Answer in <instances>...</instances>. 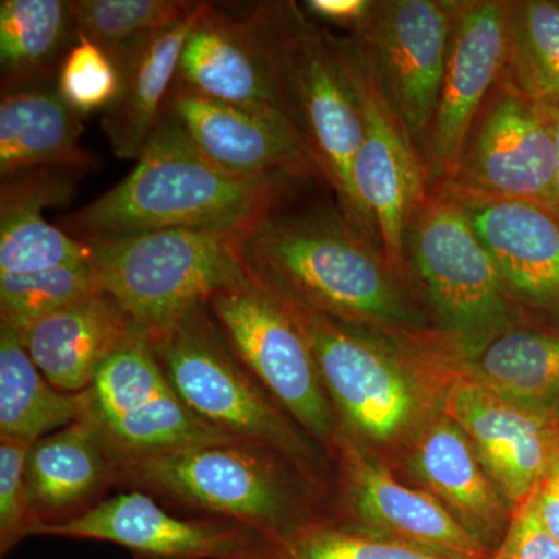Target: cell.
<instances>
[{"label": "cell", "instance_id": "6da1fadb", "mask_svg": "<svg viewBox=\"0 0 559 559\" xmlns=\"http://www.w3.org/2000/svg\"><path fill=\"white\" fill-rule=\"evenodd\" d=\"M304 182L223 170L164 109L130 175L62 218L60 229L84 242L171 229L250 230Z\"/></svg>", "mask_w": 559, "mask_h": 559}, {"label": "cell", "instance_id": "7a4b0ae2", "mask_svg": "<svg viewBox=\"0 0 559 559\" xmlns=\"http://www.w3.org/2000/svg\"><path fill=\"white\" fill-rule=\"evenodd\" d=\"M242 253L266 288L337 322L407 333L425 320L403 275L340 207L283 205L246 234Z\"/></svg>", "mask_w": 559, "mask_h": 559}, {"label": "cell", "instance_id": "3957f363", "mask_svg": "<svg viewBox=\"0 0 559 559\" xmlns=\"http://www.w3.org/2000/svg\"><path fill=\"white\" fill-rule=\"evenodd\" d=\"M253 11L320 178L333 190L345 218L366 237L352 179L364 138L362 109L340 40L297 3H257Z\"/></svg>", "mask_w": 559, "mask_h": 559}, {"label": "cell", "instance_id": "277c9868", "mask_svg": "<svg viewBox=\"0 0 559 559\" xmlns=\"http://www.w3.org/2000/svg\"><path fill=\"white\" fill-rule=\"evenodd\" d=\"M249 230L171 229L92 241L102 289L146 336L168 329L250 275Z\"/></svg>", "mask_w": 559, "mask_h": 559}, {"label": "cell", "instance_id": "5b68a950", "mask_svg": "<svg viewBox=\"0 0 559 559\" xmlns=\"http://www.w3.org/2000/svg\"><path fill=\"white\" fill-rule=\"evenodd\" d=\"M406 263L460 359L524 323L495 260L448 191H430L412 218Z\"/></svg>", "mask_w": 559, "mask_h": 559}, {"label": "cell", "instance_id": "8992f818", "mask_svg": "<svg viewBox=\"0 0 559 559\" xmlns=\"http://www.w3.org/2000/svg\"><path fill=\"white\" fill-rule=\"evenodd\" d=\"M148 340L176 395L212 428L263 450L307 457V444L237 358L209 305Z\"/></svg>", "mask_w": 559, "mask_h": 559}, {"label": "cell", "instance_id": "52a82bcc", "mask_svg": "<svg viewBox=\"0 0 559 559\" xmlns=\"http://www.w3.org/2000/svg\"><path fill=\"white\" fill-rule=\"evenodd\" d=\"M267 452L242 441L200 444L132 460L121 476L280 544L305 525Z\"/></svg>", "mask_w": 559, "mask_h": 559}, {"label": "cell", "instance_id": "ba28073f", "mask_svg": "<svg viewBox=\"0 0 559 559\" xmlns=\"http://www.w3.org/2000/svg\"><path fill=\"white\" fill-rule=\"evenodd\" d=\"M337 40L362 109L364 138L352 179L364 234L406 277L407 230L428 197L425 162L390 106L359 40L353 36Z\"/></svg>", "mask_w": 559, "mask_h": 559}, {"label": "cell", "instance_id": "9c48e42d", "mask_svg": "<svg viewBox=\"0 0 559 559\" xmlns=\"http://www.w3.org/2000/svg\"><path fill=\"white\" fill-rule=\"evenodd\" d=\"M272 293L310 344L333 409L353 432L367 440L390 441L414 425L421 393L395 353L356 326Z\"/></svg>", "mask_w": 559, "mask_h": 559}, {"label": "cell", "instance_id": "30bf717a", "mask_svg": "<svg viewBox=\"0 0 559 559\" xmlns=\"http://www.w3.org/2000/svg\"><path fill=\"white\" fill-rule=\"evenodd\" d=\"M209 310L271 399L316 439H333L336 418L314 355L278 297L252 275L245 285L216 294Z\"/></svg>", "mask_w": 559, "mask_h": 559}, {"label": "cell", "instance_id": "8fae6325", "mask_svg": "<svg viewBox=\"0 0 559 559\" xmlns=\"http://www.w3.org/2000/svg\"><path fill=\"white\" fill-rule=\"evenodd\" d=\"M462 7L459 0H382L353 36L421 159Z\"/></svg>", "mask_w": 559, "mask_h": 559}, {"label": "cell", "instance_id": "7c38bea8", "mask_svg": "<svg viewBox=\"0 0 559 559\" xmlns=\"http://www.w3.org/2000/svg\"><path fill=\"white\" fill-rule=\"evenodd\" d=\"M557 165L546 105L502 76L481 108L444 191L481 200L532 201L550 209Z\"/></svg>", "mask_w": 559, "mask_h": 559}, {"label": "cell", "instance_id": "4fadbf2b", "mask_svg": "<svg viewBox=\"0 0 559 559\" xmlns=\"http://www.w3.org/2000/svg\"><path fill=\"white\" fill-rule=\"evenodd\" d=\"M509 39L510 2H463L423 156L428 193L447 189L457 170L471 130L506 73Z\"/></svg>", "mask_w": 559, "mask_h": 559}, {"label": "cell", "instance_id": "5bb4252c", "mask_svg": "<svg viewBox=\"0 0 559 559\" xmlns=\"http://www.w3.org/2000/svg\"><path fill=\"white\" fill-rule=\"evenodd\" d=\"M35 535L105 540L135 559H267L274 547L235 522L175 516L139 491L103 499L60 524L39 525Z\"/></svg>", "mask_w": 559, "mask_h": 559}, {"label": "cell", "instance_id": "9a60e30c", "mask_svg": "<svg viewBox=\"0 0 559 559\" xmlns=\"http://www.w3.org/2000/svg\"><path fill=\"white\" fill-rule=\"evenodd\" d=\"M441 412L466 433L513 511L559 466L554 415L518 406L463 374L444 393Z\"/></svg>", "mask_w": 559, "mask_h": 559}, {"label": "cell", "instance_id": "2e32d148", "mask_svg": "<svg viewBox=\"0 0 559 559\" xmlns=\"http://www.w3.org/2000/svg\"><path fill=\"white\" fill-rule=\"evenodd\" d=\"M451 197L495 260L522 320L559 330L557 213L532 201Z\"/></svg>", "mask_w": 559, "mask_h": 559}, {"label": "cell", "instance_id": "e0dca14e", "mask_svg": "<svg viewBox=\"0 0 559 559\" xmlns=\"http://www.w3.org/2000/svg\"><path fill=\"white\" fill-rule=\"evenodd\" d=\"M175 86L210 100L288 117L294 123L253 7L240 16L216 3L210 9L183 46Z\"/></svg>", "mask_w": 559, "mask_h": 559}, {"label": "cell", "instance_id": "ac0fdd59", "mask_svg": "<svg viewBox=\"0 0 559 559\" xmlns=\"http://www.w3.org/2000/svg\"><path fill=\"white\" fill-rule=\"evenodd\" d=\"M164 109L209 160L231 175L320 176L304 135L288 117L210 100L175 84Z\"/></svg>", "mask_w": 559, "mask_h": 559}, {"label": "cell", "instance_id": "d6986e66", "mask_svg": "<svg viewBox=\"0 0 559 559\" xmlns=\"http://www.w3.org/2000/svg\"><path fill=\"white\" fill-rule=\"evenodd\" d=\"M341 451L349 510L362 524L358 530L454 557L492 558L495 551L474 538L439 499L401 484L353 441H341Z\"/></svg>", "mask_w": 559, "mask_h": 559}, {"label": "cell", "instance_id": "ffe728a7", "mask_svg": "<svg viewBox=\"0 0 559 559\" xmlns=\"http://www.w3.org/2000/svg\"><path fill=\"white\" fill-rule=\"evenodd\" d=\"M80 173L38 167L0 183V274H25L91 263V242L76 240L44 218V209L66 207L76 197Z\"/></svg>", "mask_w": 559, "mask_h": 559}, {"label": "cell", "instance_id": "44dd1931", "mask_svg": "<svg viewBox=\"0 0 559 559\" xmlns=\"http://www.w3.org/2000/svg\"><path fill=\"white\" fill-rule=\"evenodd\" d=\"M415 477L474 538L496 551L513 516L462 428L441 412L418 433L409 455Z\"/></svg>", "mask_w": 559, "mask_h": 559}, {"label": "cell", "instance_id": "7402d4cb", "mask_svg": "<svg viewBox=\"0 0 559 559\" xmlns=\"http://www.w3.org/2000/svg\"><path fill=\"white\" fill-rule=\"evenodd\" d=\"M119 476V460L90 419H76L35 441L25 462L35 532L39 525L60 524L90 510V503Z\"/></svg>", "mask_w": 559, "mask_h": 559}, {"label": "cell", "instance_id": "603a6c76", "mask_svg": "<svg viewBox=\"0 0 559 559\" xmlns=\"http://www.w3.org/2000/svg\"><path fill=\"white\" fill-rule=\"evenodd\" d=\"M132 330L119 304L98 290L39 320L21 341L53 388L84 393Z\"/></svg>", "mask_w": 559, "mask_h": 559}, {"label": "cell", "instance_id": "cb8c5ba5", "mask_svg": "<svg viewBox=\"0 0 559 559\" xmlns=\"http://www.w3.org/2000/svg\"><path fill=\"white\" fill-rule=\"evenodd\" d=\"M213 5L201 2L187 20L142 40L117 62L119 97L102 117L103 134L117 159L138 160L145 148L175 84L183 46Z\"/></svg>", "mask_w": 559, "mask_h": 559}, {"label": "cell", "instance_id": "d4e9b609", "mask_svg": "<svg viewBox=\"0 0 559 559\" xmlns=\"http://www.w3.org/2000/svg\"><path fill=\"white\" fill-rule=\"evenodd\" d=\"M83 117L57 90L20 87L0 100V175L61 167L86 175L100 162L81 145Z\"/></svg>", "mask_w": 559, "mask_h": 559}, {"label": "cell", "instance_id": "484cf974", "mask_svg": "<svg viewBox=\"0 0 559 559\" xmlns=\"http://www.w3.org/2000/svg\"><path fill=\"white\" fill-rule=\"evenodd\" d=\"M462 367L463 377L496 395L559 418V330L520 323Z\"/></svg>", "mask_w": 559, "mask_h": 559}, {"label": "cell", "instance_id": "4316f807", "mask_svg": "<svg viewBox=\"0 0 559 559\" xmlns=\"http://www.w3.org/2000/svg\"><path fill=\"white\" fill-rule=\"evenodd\" d=\"M86 412V392L50 384L9 326L0 325V439L35 443Z\"/></svg>", "mask_w": 559, "mask_h": 559}, {"label": "cell", "instance_id": "83f0119b", "mask_svg": "<svg viewBox=\"0 0 559 559\" xmlns=\"http://www.w3.org/2000/svg\"><path fill=\"white\" fill-rule=\"evenodd\" d=\"M70 35L76 36L69 2L2 0L0 2V73L2 92L44 79L64 61Z\"/></svg>", "mask_w": 559, "mask_h": 559}, {"label": "cell", "instance_id": "f1b7e54d", "mask_svg": "<svg viewBox=\"0 0 559 559\" xmlns=\"http://www.w3.org/2000/svg\"><path fill=\"white\" fill-rule=\"evenodd\" d=\"M503 80L544 105H559V2H510L509 60Z\"/></svg>", "mask_w": 559, "mask_h": 559}, {"label": "cell", "instance_id": "f546056e", "mask_svg": "<svg viewBox=\"0 0 559 559\" xmlns=\"http://www.w3.org/2000/svg\"><path fill=\"white\" fill-rule=\"evenodd\" d=\"M201 2L190 0H73L76 32L103 47L119 62L142 40L179 24Z\"/></svg>", "mask_w": 559, "mask_h": 559}, {"label": "cell", "instance_id": "4dcf8cb0", "mask_svg": "<svg viewBox=\"0 0 559 559\" xmlns=\"http://www.w3.org/2000/svg\"><path fill=\"white\" fill-rule=\"evenodd\" d=\"M98 290L103 289L92 261L25 274H0V325L24 336L39 320Z\"/></svg>", "mask_w": 559, "mask_h": 559}, {"label": "cell", "instance_id": "1f68e13d", "mask_svg": "<svg viewBox=\"0 0 559 559\" xmlns=\"http://www.w3.org/2000/svg\"><path fill=\"white\" fill-rule=\"evenodd\" d=\"M267 559H465L425 549L403 540L358 528L310 522L283 543Z\"/></svg>", "mask_w": 559, "mask_h": 559}, {"label": "cell", "instance_id": "d6a6232c", "mask_svg": "<svg viewBox=\"0 0 559 559\" xmlns=\"http://www.w3.org/2000/svg\"><path fill=\"white\" fill-rule=\"evenodd\" d=\"M75 39L58 69V94L81 117L97 110L105 112L119 97V66L87 36L76 32Z\"/></svg>", "mask_w": 559, "mask_h": 559}, {"label": "cell", "instance_id": "836d02e7", "mask_svg": "<svg viewBox=\"0 0 559 559\" xmlns=\"http://www.w3.org/2000/svg\"><path fill=\"white\" fill-rule=\"evenodd\" d=\"M31 443L0 439V555L5 558L14 547L35 532L27 488L25 462Z\"/></svg>", "mask_w": 559, "mask_h": 559}, {"label": "cell", "instance_id": "e575fe53", "mask_svg": "<svg viewBox=\"0 0 559 559\" xmlns=\"http://www.w3.org/2000/svg\"><path fill=\"white\" fill-rule=\"evenodd\" d=\"M491 559H559V543L540 522L532 496L514 509L506 538Z\"/></svg>", "mask_w": 559, "mask_h": 559}, {"label": "cell", "instance_id": "d590c367", "mask_svg": "<svg viewBox=\"0 0 559 559\" xmlns=\"http://www.w3.org/2000/svg\"><path fill=\"white\" fill-rule=\"evenodd\" d=\"M301 5L305 13L312 20L336 25L352 33V36H356L370 20L374 2L371 0H307Z\"/></svg>", "mask_w": 559, "mask_h": 559}, {"label": "cell", "instance_id": "8d00e7d4", "mask_svg": "<svg viewBox=\"0 0 559 559\" xmlns=\"http://www.w3.org/2000/svg\"><path fill=\"white\" fill-rule=\"evenodd\" d=\"M530 496L544 527L559 543V468Z\"/></svg>", "mask_w": 559, "mask_h": 559}, {"label": "cell", "instance_id": "74e56055", "mask_svg": "<svg viewBox=\"0 0 559 559\" xmlns=\"http://www.w3.org/2000/svg\"><path fill=\"white\" fill-rule=\"evenodd\" d=\"M544 105V103H543ZM549 112L551 128H554L555 142L558 150L557 178H555L554 194H551L550 209L559 216V105H546Z\"/></svg>", "mask_w": 559, "mask_h": 559}, {"label": "cell", "instance_id": "f35d334b", "mask_svg": "<svg viewBox=\"0 0 559 559\" xmlns=\"http://www.w3.org/2000/svg\"><path fill=\"white\" fill-rule=\"evenodd\" d=\"M558 468H559V466H558Z\"/></svg>", "mask_w": 559, "mask_h": 559}]
</instances>
